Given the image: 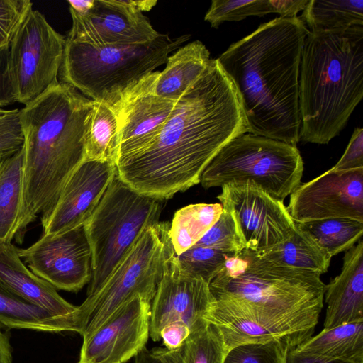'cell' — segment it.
Returning <instances> with one entry per match:
<instances>
[{
	"instance_id": "6da1fadb",
	"label": "cell",
	"mask_w": 363,
	"mask_h": 363,
	"mask_svg": "<svg viewBox=\"0 0 363 363\" xmlns=\"http://www.w3.org/2000/svg\"><path fill=\"white\" fill-rule=\"evenodd\" d=\"M248 133L235 86L217 59L177 100L160 133L144 150L116 163L120 179L160 201L200 183L228 142Z\"/></svg>"
},
{
	"instance_id": "7a4b0ae2",
	"label": "cell",
	"mask_w": 363,
	"mask_h": 363,
	"mask_svg": "<svg viewBox=\"0 0 363 363\" xmlns=\"http://www.w3.org/2000/svg\"><path fill=\"white\" fill-rule=\"evenodd\" d=\"M308 31L299 17H279L217 58L235 86L248 133L294 145L300 142V67Z\"/></svg>"
},
{
	"instance_id": "3957f363",
	"label": "cell",
	"mask_w": 363,
	"mask_h": 363,
	"mask_svg": "<svg viewBox=\"0 0 363 363\" xmlns=\"http://www.w3.org/2000/svg\"><path fill=\"white\" fill-rule=\"evenodd\" d=\"M95 101L59 82L20 109L24 134L23 199L15 239L57 199L86 160L85 137Z\"/></svg>"
},
{
	"instance_id": "277c9868",
	"label": "cell",
	"mask_w": 363,
	"mask_h": 363,
	"mask_svg": "<svg viewBox=\"0 0 363 363\" xmlns=\"http://www.w3.org/2000/svg\"><path fill=\"white\" fill-rule=\"evenodd\" d=\"M362 96L363 26L308 31L300 67V141L328 144Z\"/></svg>"
},
{
	"instance_id": "5b68a950",
	"label": "cell",
	"mask_w": 363,
	"mask_h": 363,
	"mask_svg": "<svg viewBox=\"0 0 363 363\" xmlns=\"http://www.w3.org/2000/svg\"><path fill=\"white\" fill-rule=\"evenodd\" d=\"M209 287L215 298L227 300L255 317L313 334L326 284L318 274L275 265L245 249L227 255Z\"/></svg>"
},
{
	"instance_id": "8992f818",
	"label": "cell",
	"mask_w": 363,
	"mask_h": 363,
	"mask_svg": "<svg viewBox=\"0 0 363 363\" xmlns=\"http://www.w3.org/2000/svg\"><path fill=\"white\" fill-rule=\"evenodd\" d=\"M189 38L184 35L172 39L160 33L143 44L103 47L65 38L60 78L61 82L116 113L147 77L167 62L169 53Z\"/></svg>"
},
{
	"instance_id": "52a82bcc",
	"label": "cell",
	"mask_w": 363,
	"mask_h": 363,
	"mask_svg": "<svg viewBox=\"0 0 363 363\" xmlns=\"http://www.w3.org/2000/svg\"><path fill=\"white\" fill-rule=\"evenodd\" d=\"M162 201L138 193L116 172L84 224L91 252L87 298L98 293L145 230L159 222Z\"/></svg>"
},
{
	"instance_id": "ba28073f",
	"label": "cell",
	"mask_w": 363,
	"mask_h": 363,
	"mask_svg": "<svg viewBox=\"0 0 363 363\" xmlns=\"http://www.w3.org/2000/svg\"><path fill=\"white\" fill-rule=\"evenodd\" d=\"M303 162L296 145L250 133L238 135L216 154L203 172L205 189L253 182L284 201L301 184Z\"/></svg>"
},
{
	"instance_id": "9c48e42d",
	"label": "cell",
	"mask_w": 363,
	"mask_h": 363,
	"mask_svg": "<svg viewBox=\"0 0 363 363\" xmlns=\"http://www.w3.org/2000/svg\"><path fill=\"white\" fill-rule=\"evenodd\" d=\"M169 224L158 222L145 230L101 289L79 306L86 337L118 307L135 295L152 303L167 261L174 250Z\"/></svg>"
},
{
	"instance_id": "30bf717a",
	"label": "cell",
	"mask_w": 363,
	"mask_h": 363,
	"mask_svg": "<svg viewBox=\"0 0 363 363\" xmlns=\"http://www.w3.org/2000/svg\"><path fill=\"white\" fill-rule=\"evenodd\" d=\"M65 38L39 11L32 9L9 50V69L16 101L30 104L59 83Z\"/></svg>"
},
{
	"instance_id": "8fae6325",
	"label": "cell",
	"mask_w": 363,
	"mask_h": 363,
	"mask_svg": "<svg viewBox=\"0 0 363 363\" xmlns=\"http://www.w3.org/2000/svg\"><path fill=\"white\" fill-rule=\"evenodd\" d=\"M221 189L217 199L231 214L246 250L269 248L285 240L296 229L284 202L253 182H231Z\"/></svg>"
},
{
	"instance_id": "7c38bea8",
	"label": "cell",
	"mask_w": 363,
	"mask_h": 363,
	"mask_svg": "<svg viewBox=\"0 0 363 363\" xmlns=\"http://www.w3.org/2000/svg\"><path fill=\"white\" fill-rule=\"evenodd\" d=\"M18 253L30 271L56 289L77 292L91 279V252L84 225L65 233L42 235Z\"/></svg>"
},
{
	"instance_id": "4fadbf2b",
	"label": "cell",
	"mask_w": 363,
	"mask_h": 363,
	"mask_svg": "<svg viewBox=\"0 0 363 363\" xmlns=\"http://www.w3.org/2000/svg\"><path fill=\"white\" fill-rule=\"evenodd\" d=\"M287 211L296 223L328 218L363 222V168L332 169L301 183L290 194Z\"/></svg>"
},
{
	"instance_id": "5bb4252c",
	"label": "cell",
	"mask_w": 363,
	"mask_h": 363,
	"mask_svg": "<svg viewBox=\"0 0 363 363\" xmlns=\"http://www.w3.org/2000/svg\"><path fill=\"white\" fill-rule=\"evenodd\" d=\"M214 299L208 283L181 270L173 251L151 303L149 336L160 340L163 328L176 321L184 322L190 333L197 330L206 323Z\"/></svg>"
},
{
	"instance_id": "9a60e30c",
	"label": "cell",
	"mask_w": 363,
	"mask_h": 363,
	"mask_svg": "<svg viewBox=\"0 0 363 363\" xmlns=\"http://www.w3.org/2000/svg\"><path fill=\"white\" fill-rule=\"evenodd\" d=\"M150 306L140 295L123 303L83 338L79 363H125L135 357L149 337Z\"/></svg>"
},
{
	"instance_id": "2e32d148",
	"label": "cell",
	"mask_w": 363,
	"mask_h": 363,
	"mask_svg": "<svg viewBox=\"0 0 363 363\" xmlns=\"http://www.w3.org/2000/svg\"><path fill=\"white\" fill-rule=\"evenodd\" d=\"M72 25L66 39L94 46L148 43L158 37L142 12L123 0H93L84 13L69 10Z\"/></svg>"
},
{
	"instance_id": "e0dca14e",
	"label": "cell",
	"mask_w": 363,
	"mask_h": 363,
	"mask_svg": "<svg viewBox=\"0 0 363 363\" xmlns=\"http://www.w3.org/2000/svg\"><path fill=\"white\" fill-rule=\"evenodd\" d=\"M116 172L114 162L85 160L72 174L56 201L41 213L43 235H58L83 225Z\"/></svg>"
},
{
	"instance_id": "ac0fdd59",
	"label": "cell",
	"mask_w": 363,
	"mask_h": 363,
	"mask_svg": "<svg viewBox=\"0 0 363 363\" xmlns=\"http://www.w3.org/2000/svg\"><path fill=\"white\" fill-rule=\"evenodd\" d=\"M159 74L151 73L116 113L119 122L117 162L148 147L172 114L177 101L154 93Z\"/></svg>"
},
{
	"instance_id": "d6986e66",
	"label": "cell",
	"mask_w": 363,
	"mask_h": 363,
	"mask_svg": "<svg viewBox=\"0 0 363 363\" xmlns=\"http://www.w3.org/2000/svg\"><path fill=\"white\" fill-rule=\"evenodd\" d=\"M0 283L19 297L59 316L85 320L79 306L65 300L47 281L29 270L11 242L0 244Z\"/></svg>"
},
{
	"instance_id": "ffe728a7",
	"label": "cell",
	"mask_w": 363,
	"mask_h": 363,
	"mask_svg": "<svg viewBox=\"0 0 363 363\" xmlns=\"http://www.w3.org/2000/svg\"><path fill=\"white\" fill-rule=\"evenodd\" d=\"M323 329L363 320V242L345 252L341 272L326 285Z\"/></svg>"
},
{
	"instance_id": "44dd1931",
	"label": "cell",
	"mask_w": 363,
	"mask_h": 363,
	"mask_svg": "<svg viewBox=\"0 0 363 363\" xmlns=\"http://www.w3.org/2000/svg\"><path fill=\"white\" fill-rule=\"evenodd\" d=\"M210 60L208 50L199 40L180 48L168 57L165 68L156 80L154 93L177 101L202 74Z\"/></svg>"
},
{
	"instance_id": "7402d4cb",
	"label": "cell",
	"mask_w": 363,
	"mask_h": 363,
	"mask_svg": "<svg viewBox=\"0 0 363 363\" xmlns=\"http://www.w3.org/2000/svg\"><path fill=\"white\" fill-rule=\"evenodd\" d=\"M0 324L10 328L45 332L74 331L82 335L84 331L80 320L53 314L19 297L1 283Z\"/></svg>"
},
{
	"instance_id": "603a6c76",
	"label": "cell",
	"mask_w": 363,
	"mask_h": 363,
	"mask_svg": "<svg viewBox=\"0 0 363 363\" xmlns=\"http://www.w3.org/2000/svg\"><path fill=\"white\" fill-rule=\"evenodd\" d=\"M294 350L312 358L363 363V320L323 329Z\"/></svg>"
},
{
	"instance_id": "cb8c5ba5",
	"label": "cell",
	"mask_w": 363,
	"mask_h": 363,
	"mask_svg": "<svg viewBox=\"0 0 363 363\" xmlns=\"http://www.w3.org/2000/svg\"><path fill=\"white\" fill-rule=\"evenodd\" d=\"M255 252L275 265L308 270L319 275L328 271L332 258L307 231L297 225L285 240Z\"/></svg>"
},
{
	"instance_id": "d4e9b609",
	"label": "cell",
	"mask_w": 363,
	"mask_h": 363,
	"mask_svg": "<svg viewBox=\"0 0 363 363\" xmlns=\"http://www.w3.org/2000/svg\"><path fill=\"white\" fill-rule=\"evenodd\" d=\"M25 147L0 163V244L15 238L23 199Z\"/></svg>"
},
{
	"instance_id": "484cf974",
	"label": "cell",
	"mask_w": 363,
	"mask_h": 363,
	"mask_svg": "<svg viewBox=\"0 0 363 363\" xmlns=\"http://www.w3.org/2000/svg\"><path fill=\"white\" fill-rule=\"evenodd\" d=\"M222 211V205L218 203L190 204L177 211L169 228L176 255L195 245L217 221Z\"/></svg>"
},
{
	"instance_id": "4316f807",
	"label": "cell",
	"mask_w": 363,
	"mask_h": 363,
	"mask_svg": "<svg viewBox=\"0 0 363 363\" xmlns=\"http://www.w3.org/2000/svg\"><path fill=\"white\" fill-rule=\"evenodd\" d=\"M309 31H334L363 26L362 0H308L300 18Z\"/></svg>"
},
{
	"instance_id": "83f0119b",
	"label": "cell",
	"mask_w": 363,
	"mask_h": 363,
	"mask_svg": "<svg viewBox=\"0 0 363 363\" xmlns=\"http://www.w3.org/2000/svg\"><path fill=\"white\" fill-rule=\"evenodd\" d=\"M118 133L119 122L116 112L107 105L95 101L86 131V160L109 161L116 164Z\"/></svg>"
},
{
	"instance_id": "f1b7e54d",
	"label": "cell",
	"mask_w": 363,
	"mask_h": 363,
	"mask_svg": "<svg viewBox=\"0 0 363 363\" xmlns=\"http://www.w3.org/2000/svg\"><path fill=\"white\" fill-rule=\"evenodd\" d=\"M332 257L348 250L362 239L363 222L351 218H328L296 223Z\"/></svg>"
},
{
	"instance_id": "f546056e",
	"label": "cell",
	"mask_w": 363,
	"mask_h": 363,
	"mask_svg": "<svg viewBox=\"0 0 363 363\" xmlns=\"http://www.w3.org/2000/svg\"><path fill=\"white\" fill-rule=\"evenodd\" d=\"M182 363H223L228 353L218 328L206 321L182 345Z\"/></svg>"
},
{
	"instance_id": "4dcf8cb0",
	"label": "cell",
	"mask_w": 363,
	"mask_h": 363,
	"mask_svg": "<svg viewBox=\"0 0 363 363\" xmlns=\"http://www.w3.org/2000/svg\"><path fill=\"white\" fill-rule=\"evenodd\" d=\"M275 13L270 0H213L205 21L217 28L225 21H239L251 16Z\"/></svg>"
},
{
	"instance_id": "1f68e13d",
	"label": "cell",
	"mask_w": 363,
	"mask_h": 363,
	"mask_svg": "<svg viewBox=\"0 0 363 363\" xmlns=\"http://www.w3.org/2000/svg\"><path fill=\"white\" fill-rule=\"evenodd\" d=\"M228 255L209 247L193 246L177 255V260L184 273L209 284L224 267Z\"/></svg>"
},
{
	"instance_id": "d6a6232c",
	"label": "cell",
	"mask_w": 363,
	"mask_h": 363,
	"mask_svg": "<svg viewBox=\"0 0 363 363\" xmlns=\"http://www.w3.org/2000/svg\"><path fill=\"white\" fill-rule=\"evenodd\" d=\"M290 350L279 340L244 344L230 350L223 363H286Z\"/></svg>"
},
{
	"instance_id": "836d02e7",
	"label": "cell",
	"mask_w": 363,
	"mask_h": 363,
	"mask_svg": "<svg viewBox=\"0 0 363 363\" xmlns=\"http://www.w3.org/2000/svg\"><path fill=\"white\" fill-rule=\"evenodd\" d=\"M194 246L230 255L238 254L245 249L231 214L224 209L217 221Z\"/></svg>"
},
{
	"instance_id": "e575fe53",
	"label": "cell",
	"mask_w": 363,
	"mask_h": 363,
	"mask_svg": "<svg viewBox=\"0 0 363 363\" xmlns=\"http://www.w3.org/2000/svg\"><path fill=\"white\" fill-rule=\"evenodd\" d=\"M20 111L18 108L5 109L0 106V163L24 146Z\"/></svg>"
},
{
	"instance_id": "d590c367",
	"label": "cell",
	"mask_w": 363,
	"mask_h": 363,
	"mask_svg": "<svg viewBox=\"0 0 363 363\" xmlns=\"http://www.w3.org/2000/svg\"><path fill=\"white\" fill-rule=\"evenodd\" d=\"M33 9L29 0H0V51L9 49L23 21Z\"/></svg>"
},
{
	"instance_id": "8d00e7d4",
	"label": "cell",
	"mask_w": 363,
	"mask_h": 363,
	"mask_svg": "<svg viewBox=\"0 0 363 363\" xmlns=\"http://www.w3.org/2000/svg\"><path fill=\"white\" fill-rule=\"evenodd\" d=\"M363 168V129L356 128L339 161L331 169L335 172Z\"/></svg>"
},
{
	"instance_id": "74e56055",
	"label": "cell",
	"mask_w": 363,
	"mask_h": 363,
	"mask_svg": "<svg viewBox=\"0 0 363 363\" xmlns=\"http://www.w3.org/2000/svg\"><path fill=\"white\" fill-rule=\"evenodd\" d=\"M135 363H182V346L175 350L144 347L135 356Z\"/></svg>"
},
{
	"instance_id": "f35d334b",
	"label": "cell",
	"mask_w": 363,
	"mask_h": 363,
	"mask_svg": "<svg viewBox=\"0 0 363 363\" xmlns=\"http://www.w3.org/2000/svg\"><path fill=\"white\" fill-rule=\"evenodd\" d=\"M9 49L0 51V106L16 101L9 69Z\"/></svg>"
},
{
	"instance_id": "ab89813d",
	"label": "cell",
	"mask_w": 363,
	"mask_h": 363,
	"mask_svg": "<svg viewBox=\"0 0 363 363\" xmlns=\"http://www.w3.org/2000/svg\"><path fill=\"white\" fill-rule=\"evenodd\" d=\"M190 334L189 327L182 321H176L165 325L160 333L166 348L175 350L181 347Z\"/></svg>"
},
{
	"instance_id": "60d3db41",
	"label": "cell",
	"mask_w": 363,
	"mask_h": 363,
	"mask_svg": "<svg viewBox=\"0 0 363 363\" xmlns=\"http://www.w3.org/2000/svg\"><path fill=\"white\" fill-rule=\"evenodd\" d=\"M274 12L281 18H293L303 11L308 0H270Z\"/></svg>"
},
{
	"instance_id": "b9f144b4",
	"label": "cell",
	"mask_w": 363,
	"mask_h": 363,
	"mask_svg": "<svg viewBox=\"0 0 363 363\" xmlns=\"http://www.w3.org/2000/svg\"><path fill=\"white\" fill-rule=\"evenodd\" d=\"M286 363H353L341 359L325 360L312 358L296 352L294 349L289 351Z\"/></svg>"
},
{
	"instance_id": "7bdbcfd3",
	"label": "cell",
	"mask_w": 363,
	"mask_h": 363,
	"mask_svg": "<svg viewBox=\"0 0 363 363\" xmlns=\"http://www.w3.org/2000/svg\"><path fill=\"white\" fill-rule=\"evenodd\" d=\"M4 328L0 324V363H12V347L10 342V335L3 331Z\"/></svg>"
},
{
	"instance_id": "ee69618b",
	"label": "cell",
	"mask_w": 363,
	"mask_h": 363,
	"mask_svg": "<svg viewBox=\"0 0 363 363\" xmlns=\"http://www.w3.org/2000/svg\"><path fill=\"white\" fill-rule=\"evenodd\" d=\"M126 2L131 7L143 12L151 10L157 4V1L155 0H127Z\"/></svg>"
}]
</instances>
